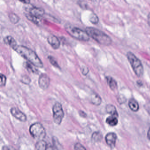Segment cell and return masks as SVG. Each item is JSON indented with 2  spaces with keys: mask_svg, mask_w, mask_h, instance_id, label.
Returning a JSON list of instances; mask_svg holds the SVG:
<instances>
[{
  "mask_svg": "<svg viewBox=\"0 0 150 150\" xmlns=\"http://www.w3.org/2000/svg\"><path fill=\"white\" fill-rule=\"evenodd\" d=\"M48 58H49V60H50V62L52 65L55 67L59 68V66L57 62L53 57H52V56H49L48 57Z\"/></svg>",
  "mask_w": 150,
  "mask_h": 150,
  "instance_id": "d4e9b609",
  "label": "cell"
},
{
  "mask_svg": "<svg viewBox=\"0 0 150 150\" xmlns=\"http://www.w3.org/2000/svg\"><path fill=\"white\" fill-rule=\"evenodd\" d=\"M79 113L80 115L82 117H86V114L85 112H83V111H81V110H80V111H79Z\"/></svg>",
  "mask_w": 150,
  "mask_h": 150,
  "instance_id": "f1b7e54d",
  "label": "cell"
},
{
  "mask_svg": "<svg viewBox=\"0 0 150 150\" xmlns=\"http://www.w3.org/2000/svg\"><path fill=\"white\" fill-rule=\"evenodd\" d=\"M25 66L26 68L28 69V71L33 73H38V71L34 67L32 64L29 63H25Z\"/></svg>",
  "mask_w": 150,
  "mask_h": 150,
  "instance_id": "44dd1931",
  "label": "cell"
},
{
  "mask_svg": "<svg viewBox=\"0 0 150 150\" xmlns=\"http://www.w3.org/2000/svg\"><path fill=\"white\" fill-rule=\"evenodd\" d=\"M13 50L34 66L39 68L43 67V64L42 60L36 52L31 49L23 45H17Z\"/></svg>",
  "mask_w": 150,
  "mask_h": 150,
  "instance_id": "6da1fadb",
  "label": "cell"
},
{
  "mask_svg": "<svg viewBox=\"0 0 150 150\" xmlns=\"http://www.w3.org/2000/svg\"><path fill=\"white\" fill-rule=\"evenodd\" d=\"M26 16L27 19H28L29 21H31V22L34 23L35 24H39L40 19L34 17V16H32L29 13L27 14L26 15Z\"/></svg>",
  "mask_w": 150,
  "mask_h": 150,
  "instance_id": "7402d4cb",
  "label": "cell"
},
{
  "mask_svg": "<svg viewBox=\"0 0 150 150\" xmlns=\"http://www.w3.org/2000/svg\"><path fill=\"white\" fill-rule=\"evenodd\" d=\"M129 108L132 111L137 112L139 109V105L137 102L133 99L129 100Z\"/></svg>",
  "mask_w": 150,
  "mask_h": 150,
  "instance_id": "4fadbf2b",
  "label": "cell"
},
{
  "mask_svg": "<svg viewBox=\"0 0 150 150\" xmlns=\"http://www.w3.org/2000/svg\"><path fill=\"white\" fill-rule=\"evenodd\" d=\"M75 150H86V148L81 144L79 143H77L74 146Z\"/></svg>",
  "mask_w": 150,
  "mask_h": 150,
  "instance_id": "4316f807",
  "label": "cell"
},
{
  "mask_svg": "<svg viewBox=\"0 0 150 150\" xmlns=\"http://www.w3.org/2000/svg\"><path fill=\"white\" fill-rule=\"evenodd\" d=\"M47 41L50 45L52 46L54 50L59 49L60 46V42L58 38L54 35H51L48 37Z\"/></svg>",
  "mask_w": 150,
  "mask_h": 150,
  "instance_id": "30bf717a",
  "label": "cell"
},
{
  "mask_svg": "<svg viewBox=\"0 0 150 150\" xmlns=\"http://www.w3.org/2000/svg\"><path fill=\"white\" fill-rule=\"evenodd\" d=\"M117 117L115 116H110L107 117L106 119V122L110 126H115L118 123Z\"/></svg>",
  "mask_w": 150,
  "mask_h": 150,
  "instance_id": "5bb4252c",
  "label": "cell"
},
{
  "mask_svg": "<svg viewBox=\"0 0 150 150\" xmlns=\"http://www.w3.org/2000/svg\"><path fill=\"white\" fill-rule=\"evenodd\" d=\"M30 132L33 137L39 140H43L46 136V132L44 127L38 122L35 123L30 126Z\"/></svg>",
  "mask_w": 150,
  "mask_h": 150,
  "instance_id": "5b68a950",
  "label": "cell"
},
{
  "mask_svg": "<svg viewBox=\"0 0 150 150\" xmlns=\"http://www.w3.org/2000/svg\"><path fill=\"white\" fill-rule=\"evenodd\" d=\"M81 73L84 75H86L89 72V70L86 67L83 66L81 67Z\"/></svg>",
  "mask_w": 150,
  "mask_h": 150,
  "instance_id": "83f0119b",
  "label": "cell"
},
{
  "mask_svg": "<svg viewBox=\"0 0 150 150\" xmlns=\"http://www.w3.org/2000/svg\"><path fill=\"white\" fill-rule=\"evenodd\" d=\"M50 83V79L46 74H42L38 79L39 87L44 90H46L49 88Z\"/></svg>",
  "mask_w": 150,
  "mask_h": 150,
  "instance_id": "52a82bcc",
  "label": "cell"
},
{
  "mask_svg": "<svg viewBox=\"0 0 150 150\" xmlns=\"http://www.w3.org/2000/svg\"><path fill=\"white\" fill-rule=\"evenodd\" d=\"M91 101L93 104L98 106L101 103L102 100L98 95L93 93L91 95Z\"/></svg>",
  "mask_w": 150,
  "mask_h": 150,
  "instance_id": "e0dca14e",
  "label": "cell"
},
{
  "mask_svg": "<svg viewBox=\"0 0 150 150\" xmlns=\"http://www.w3.org/2000/svg\"><path fill=\"white\" fill-rule=\"evenodd\" d=\"M3 41L6 44L9 45L11 48H15L17 46V43L14 38L10 36H7L3 39Z\"/></svg>",
  "mask_w": 150,
  "mask_h": 150,
  "instance_id": "7c38bea8",
  "label": "cell"
},
{
  "mask_svg": "<svg viewBox=\"0 0 150 150\" xmlns=\"http://www.w3.org/2000/svg\"><path fill=\"white\" fill-rule=\"evenodd\" d=\"M127 57L135 74L139 77H141L144 74V68L140 60L131 52H128Z\"/></svg>",
  "mask_w": 150,
  "mask_h": 150,
  "instance_id": "3957f363",
  "label": "cell"
},
{
  "mask_svg": "<svg viewBox=\"0 0 150 150\" xmlns=\"http://www.w3.org/2000/svg\"><path fill=\"white\" fill-rule=\"evenodd\" d=\"M21 2L22 3H25V4H29L30 3V1H28V0H26V1H21Z\"/></svg>",
  "mask_w": 150,
  "mask_h": 150,
  "instance_id": "4dcf8cb0",
  "label": "cell"
},
{
  "mask_svg": "<svg viewBox=\"0 0 150 150\" xmlns=\"http://www.w3.org/2000/svg\"><path fill=\"white\" fill-rule=\"evenodd\" d=\"M54 122L57 125H60L64 115L62 105L59 103H56L52 108Z\"/></svg>",
  "mask_w": 150,
  "mask_h": 150,
  "instance_id": "8992f818",
  "label": "cell"
},
{
  "mask_svg": "<svg viewBox=\"0 0 150 150\" xmlns=\"http://www.w3.org/2000/svg\"><path fill=\"white\" fill-rule=\"evenodd\" d=\"M107 82L110 89L112 90H115L117 87V83L116 81L111 77H107Z\"/></svg>",
  "mask_w": 150,
  "mask_h": 150,
  "instance_id": "9a60e30c",
  "label": "cell"
},
{
  "mask_svg": "<svg viewBox=\"0 0 150 150\" xmlns=\"http://www.w3.org/2000/svg\"><path fill=\"white\" fill-rule=\"evenodd\" d=\"M86 31L89 37L100 44L104 45L111 44L112 40L110 38L100 30L93 27H87L86 28Z\"/></svg>",
  "mask_w": 150,
  "mask_h": 150,
  "instance_id": "7a4b0ae2",
  "label": "cell"
},
{
  "mask_svg": "<svg viewBox=\"0 0 150 150\" xmlns=\"http://www.w3.org/2000/svg\"><path fill=\"white\" fill-rule=\"evenodd\" d=\"M117 136L114 132H109L105 137V141L108 145L114 147L115 145Z\"/></svg>",
  "mask_w": 150,
  "mask_h": 150,
  "instance_id": "9c48e42d",
  "label": "cell"
},
{
  "mask_svg": "<svg viewBox=\"0 0 150 150\" xmlns=\"http://www.w3.org/2000/svg\"><path fill=\"white\" fill-rule=\"evenodd\" d=\"M45 10L43 8L39 7L32 8L29 11V14L32 16L40 19L44 15Z\"/></svg>",
  "mask_w": 150,
  "mask_h": 150,
  "instance_id": "8fae6325",
  "label": "cell"
},
{
  "mask_svg": "<svg viewBox=\"0 0 150 150\" xmlns=\"http://www.w3.org/2000/svg\"><path fill=\"white\" fill-rule=\"evenodd\" d=\"M21 81L23 84H26V85H29L31 82V79H30L29 77L27 76V75H23L21 77Z\"/></svg>",
  "mask_w": 150,
  "mask_h": 150,
  "instance_id": "cb8c5ba5",
  "label": "cell"
},
{
  "mask_svg": "<svg viewBox=\"0 0 150 150\" xmlns=\"http://www.w3.org/2000/svg\"><path fill=\"white\" fill-rule=\"evenodd\" d=\"M10 112L12 115L19 121L22 122H26L27 117L25 114L16 108H13L10 110Z\"/></svg>",
  "mask_w": 150,
  "mask_h": 150,
  "instance_id": "ba28073f",
  "label": "cell"
},
{
  "mask_svg": "<svg viewBox=\"0 0 150 150\" xmlns=\"http://www.w3.org/2000/svg\"><path fill=\"white\" fill-rule=\"evenodd\" d=\"M7 78L5 75L1 74V86H4L6 83Z\"/></svg>",
  "mask_w": 150,
  "mask_h": 150,
  "instance_id": "484cf974",
  "label": "cell"
},
{
  "mask_svg": "<svg viewBox=\"0 0 150 150\" xmlns=\"http://www.w3.org/2000/svg\"><path fill=\"white\" fill-rule=\"evenodd\" d=\"M8 17L11 22L13 24H16L19 22L20 20V17L17 15L13 13L9 14Z\"/></svg>",
  "mask_w": 150,
  "mask_h": 150,
  "instance_id": "d6986e66",
  "label": "cell"
},
{
  "mask_svg": "<svg viewBox=\"0 0 150 150\" xmlns=\"http://www.w3.org/2000/svg\"><path fill=\"white\" fill-rule=\"evenodd\" d=\"M147 136L148 139L150 140V128H149V129H148V132H147Z\"/></svg>",
  "mask_w": 150,
  "mask_h": 150,
  "instance_id": "f546056e",
  "label": "cell"
},
{
  "mask_svg": "<svg viewBox=\"0 0 150 150\" xmlns=\"http://www.w3.org/2000/svg\"><path fill=\"white\" fill-rule=\"evenodd\" d=\"M2 150H10V147H8V146H3L2 148Z\"/></svg>",
  "mask_w": 150,
  "mask_h": 150,
  "instance_id": "1f68e13d",
  "label": "cell"
},
{
  "mask_svg": "<svg viewBox=\"0 0 150 150\" xmlns=\"http://www.w3.org/2000/svg\"><path fill=\"white\" fill-rule=\"evenodd\" d=\"M48 145L44 140H39L36 144V149L37 150H47Z\"/></svg>",
  "mask_w": 150,
  "mask_h": 150,
  "instance_id": "2e32d148",
  "label": "cell"
},
{
  "mask_svg": "<svg viewBox=\"0 0 150 150\" xmlns=\"http://www.w3.org/2000/svg\"><path fill=\"white\" fill-rule=\"evenodd\" d=\"M102 138V135L100 132H96L92 135V139L94 142H98L100 141Z\"/></svg>",
  "mask_w": 150,
  "mask_h": 150,
  "instance_id": "ffe728a7",
  "label": "cell"
},
{
  "mask_svg": "<svg viewBox=\"0 0 150 150\" xmlns=\"http://www.w3.org/2000/svg\"><path fill=\"white\" fill-rule=\"evenodd\" d=\"M106 110L108 113L110 114L111 115L115 116L118 117V113L115 107L113 105L109 104L107 105L106 107Z\"/></svg>",
  "mask_w": 150,
  "mask_h": 150,
  "instance_id": "ac0fdd59",
  "label": "cell"
},
{
  "mask_svg": "<svg viewBox=\"0 0 150 150\" xmlns=\"http://www.w3.org/2000/svg\"><path fill=\"white\" fill-rule=\"evenodd\" d=\"M10 150H16L15 149H14V148H11V147H10Z\"/></svg>",
  "mask_w": 150,
  "mask_h": 150,
  "instance_id": "836d02e7",
  "label": "cell"
},
{
  "mask_svg": "<svg viewBox=\"0 0 150 150\" xmlns=\"http://www.w3.org/2000/svg\"><path fill=\"white\" fill-rule=\"evenodd\" d=\"M89 21L93 24H97L99 22V18L95 14H92L89 17Z\"/></svg>",
  "mask_w": 150,
  "mask_h": 150,
  "instance_id": "603a6c76",
  "label": "cell"
},
{
  "mask_svg": "<svg viewBox=\"0 0 150 150\" xmlns=\"http://www.w3.org/2000/svg\"><path fill=\"white\" fill-rule=\"evenodd\" d=\"M65 29L70 36L75 39L85 42L89 41L90 38L86 31L70 25H67Z\"/></svg>",
  "mask_w": 150,
  "mask_h": 150,
  "instance_id": "277c9868",
  "label": "cell"
},
{
  "mask_svg": "<svg viewBox=\"0 0 150 150\" xmlns=\"http://www.w3.org/2000/svg\"><path fill=\"white\" fill-rule=\"evenodd\" d=\"M148 23L149 26H150V13H149L148 16Z\"/></svg>",
  "mask_w": 150,
  "mask_h": 150,
  "instance_id": "d6a6232c",
  "label": "cell"
}]
</instances>
